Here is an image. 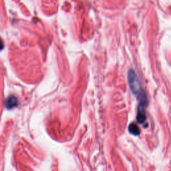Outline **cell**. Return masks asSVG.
<instances>
[{"label": "cell", "mask_w": 171, "mask_h": 171, "mask_svg": "<svg viewBox=\"0 0 171 171\" xmlns=\"http://www.w3.org/2000/svg\"><path fill=\"white\" fill-rule=\"evenodd\" d=\"M128 79L129 85H130L132 92L134 93L136 97L140 102V105H142L144 106L147 105L148 100L146 96L142 90L141 86H140L138 78L134 71L132 70H129L128 74Z\"/></svg>", "instance_id": "cell-1"}, {"label": "cell", "mask_w": 171, "mask_h": 171, "mask_svg": "<svg viewBox=\"0 0 171 171\" xmlns=\"http://www.w3.org/2000/svg\"><path fill=\"white\" fill-rule=\"evenodd\" d=\"M146 120L145 112H144V106L139 105L138 108V113H137V121L140 124H143L145 122Z\"/></svg>", "instance_id": "cell-2"}, {"label": "cell", "mask_w": 171, "mask_h": 171, "mask_svg": "<svg viewBox=\"0 0 171 171\" xmlns=\"http://www.w3.org/2000/svg\"><path fill=\"white\" fill-rule=\"evenodd\" d=\"M17 104V100L16 97L10 96L8 98H7L5 102V106L6 108L11 109L14 108L15 106Z\"/></svg>", "instance_id": "cell-3"}, {"label": "cell", "mask_w": 171, "mask_h": 171, "mask_svg": "<svg viewBox=\"0 0 171 171\" xmlns=\"http://www.w3.org/2000/svg\"><path fill=\"white\" fill-rule=\"evenodd\" d=\"M128 130H129V132H130L131 134H134L135 136H138L140 134V129L136 124H134V123L130 124V126H129Z\"/></svg>", "instance_id": "cell-4"}]
</instances>
